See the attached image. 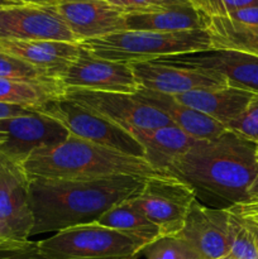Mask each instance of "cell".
<instances>
[{"label":"cell","mask_w":258,"mask_h":259,"mask_svg":"<svg viewBox=\"0 0 258 259\" xmlns=\"http://www.w3.org/2000/svg\"><path fill=\"white\" fill-rule=\"evenodd\" d=\"M146 259H199L191 247L177 235L161 237L141 250Z\"/></svg>","instance_id":"cell-26"},{"label":"cell","mask_w":258,"mask_h":259,"mask_svg":"<svg viewBox=\"0 0 258 259\" xmlns=\"http://www.w3.org/2000/svg\"><path fill=\"white\" fill-rule=\"evenodd\" d=\"M37 244L47 259H105L139 255L147 243L93 222L61 230Z\"/></svg>","instance_id":"cell-5"},{"label":"cell","mask_w":258,"mask_h":259,"mask_svg":"<svg viewBox=\"0 0 258 259\" xmlns=\"http://www.w3.org/2000/svg\"><path fill=\"white\" fill-rule=\"evenodd\" d=\"M0 77L29 81L53 78L50 77L45 71L4 52H0Z\"/></svg>","instance_id":"cell-27"},{"label":"cell","mask_w":258,"mask_h":259,"mask_svg":"<svg viewBox=\"0 0 258 259\" xmlns=\"http://www.w3.org/2000/svg\"><path fill=\"white\" fill-rule=\"evenodd\" d=\"M19 242H27L23 240L8 227L5 222L0 219V244H5V243H19Z\"/></svg>","instance_id":"cell-35"},{"label":"cell","mask_w":258,"mask_h":259,"mask_svg":"<svg viewBox=\"0 0 258 259\" xmlns=\"http://www.w3.org/2000/svg\"><path fill=\"white\" fill-rule=\"evenodd\" d=\"M70 132L56 119L33 111L28 115L0 120V153L8 161L22 166L38 149L57 146Z\"/></svg>","instance_id":"cell-9"},{"label":"cell","mask_w":258,"mask_h":259,"mask_svg":"<svg viewBox=\"0 0 258 259\" xmlns=\"http://www.w3.org/2000/svg\"><path fill=\"white\" fill-rule=\"evenodd\" d=\"M96 222L103 227L136 235L147 244L161 238L158 228L134 204L133 197L109 209Z\"/></svg>","instance_id":"cell-24"},{"label":"cell","mask_w":258,"mask_h":259,"mask_svg":"<svg viewBox=\"0 0 258 259\" xmlns=\"http://www.w3.org/2000/svg\"><path fill=\"white\" fill-rule=\"evenodd\" d=\"M126 30L148 32H185L206 29L209 17L195 9L191 3L149 5L143 9L124 13Z\"/></svg>","instance_id":"cell-17"},{"label":"cell","mask_w":258,"mask_h":259,"mask_svg":"<svg viewBox=\"0 0 258 259\" xmlns=\"http://www.w3.org/2000/svg\"><path fill=\"white\" fill-rule=\"evenodd\" d=\"M28 187L22 166L5 158L0 169V219L23 240H29L34 223Z\"/></svg>","instance_id":"cell-16"},{"label":"cell","mask_w":258,"mask_h":259,"mask_svg":"<svg viewBox=\"0 0 258 259\" xmlns=\"http://www.w3.org/2000/svg\"><path fill=\"white\" fill-rule=\"evenodd\" d=\"M78 43L96 57L128 65L211 50L206 29L172 33L123 30Z\"/></svg>","instance_id":"cell-4"},{"label":"cell","mask_w":258,"mask_h":259,"mask_svg":"<svg viewBox=\"0 0 258 259\" xmlns=\"http://www.w3.org/2000/svg\"><path fill=\"white\" fill-rule=\"evenodd\" d=\"M56 8L77 42L126 30L124 10L106 0H61Z\"/></svg>","instance_id":"cell-14"},{"label":"cell","mask_w":258,"mask_h":259,"mask_svg":"<svg viewBox=\"0 0 258 259\" xmlns=\"http://www.w3.org/2000/svg\"><path fill=\"white\" fill-rule=\"evenodd\" d=\"M192 7L206 17H227L245 7H258V0H189Z\"/></svg>","instance_id":"cell-29"},{"label":"cell","mask_w":258,"mask_h":259,"mask_svg":"<svg viewBox=\"0 0 258 259\" xmlns=\"http://www.w3.org/2000/svg\"><path fill=\"white\" fill-rule=\"evenodd\" d=\"M228 211L232 233L229 254L238 259H258V220Z\"/></svg>","instance_id":"cell-25"},{"label":"cell","mask_w":258,"mask_h":259,"mask_svg":"<svg viewBox=\"0 0 258 259\" xmlns=\"http://www.w3.org/2000/svg\"><path fill=\"white\" fill-rule=\"evenodd\" d=\"M80 43L58 40H20L0 38V52L14 56L57 78L78 57Z\"/></svg>","instance_id":"cell-18"},{"label":"cell","mask_w":258,"mask_h":259,"mask_svg":"<svg viewBox=\"0 0 258 259\" xmlns=\"http://www.w3.org/2000/svg\"><path fill=\"white\" fill-rule=\"evenodd\" d=\"M254 96L255 94L249 91L225 86L190 91L175 95L174 98L184 105L196 109L225 125L242 114Z\"/></svg>","instance_id":"cell-20"},{"label":"cell","mask_w":258,"mask_h":259,"mask_svg":"<svg viewBox=\"0 0 258 259\" xmlns=\"http://www.w3.org/2000/svg\"><path fill=\"white\" fill-rule=\"evenodd\" d=\"M109 4L119 8V9L126 12H134V10L143 9V8L149 7L151 0H106Z\"/></svg>","instance_id":"cell-34"},{"label":"cell","mask_w":258,"mask_h":259,"mask_svg":"<svg viewBox=\"0 0 258 259\" xmlns=\"http://www.w3.org/2000/svg\"><path fill=\"white\" fill-rule=\"evenodd\" d=\"M138 255H134V257H123V258H105V259H137Z\"/></svg>","instance_id":"cell-41"},{"label":"cell","mask_w":258,"mask_h":259,"mask_svg":"<svg viewBox=\"0 0 258 259\" xmlns=\"http://www.w3.org/2000/svg\"><path fill=\"white\" fill-rule=\"evenodd\" d=\"M58 80L65 89L121 94H136L141 90L131 65L96 57L82 46L78 57Z\"/></svg>","instance_id":"cell-10"},{"label":"cell","mask_w":258,"mask_h":259,"mask_svg":"<svg viewBox=\"0 0 258 259\" xmlns=\"http://www.w3.org/2000/svg\"><path fill=\"white\" fill-rule=\"evenodd\" d=\"M35 111V109L25 108V106L14 105V104H5L0 103V120H5V119L15 118V116L28 115V114Z\"/></svg>","instance_id":"cell-32"},{"label":"cell","mask_w":258,"mask_h":259,"mask_svg":"<svg viewBox=\"0 0 258 259\" xmlns=\"http://www.w3.org/2000/svg\"><path fill=\"white\" fill-rule=\"evenodd\" d=\"M68 100L99 114L132 136L174 125L168 116L147 104L138 94L65 89Z\"/></svg>","instance_id":"cell-6"},{"label":"cell","mask_w":258,"mask_h":259,"mask_svg":"<svg viewBox=\"0 0 258 259\" xmlns=\"http://www.w3.org/2000/svg\"><path fill=\"white\" fill-rule=\"evenodd\" d=\"M211 50L258 56V27L240 24L227 17H212L206 28Z\"/></svg>","instance_id":"cell-23"},{"label":"cell","mask_w":258,"mask_h":259,"mask_svg":"<svg viewBox=\"0 0 258 259\" xmlns=\"http://www.w3.org/2000/svg\"><path fill=\"white\" fill-rule=\"evenodd\" d=\"M0 259H47L40 253L37 242L0 244Z\"/></svg>","instance_id":"cell-30"},{"label":"cell","mask_w":258,"mask_h":259,"mask_svg":"<svg viewBox=\"0 0 258 259\" xmlns=\"http://www.w3.org/2000/svg\"><path fill=\"white\" fill-rule=\"evenodd\" d=\"M219 259H238V258H235V257H233V255L228 254V255H225V257H223V258H219Z\"/></svg>","instance_id":"cell-42"},{"label":"cell","mask_w":258,"mask_h":259,"mask_svg":"<svg viewBox=\"0 0 258 259\" xmlns=\"http://www.w3.org/2000/svg\"><path fill=\"white\" fill-rule=\"evenodd\" d=\"M230 20L250 27H258V7H245L227 15Z\"/></svg>","instance_id":"cell-31"},{"label":"cell","mask_w":258,"mask_h":259,"mask_svg":"<svg viewBox=\"0 0 258 259\" xmlns=\"http://www.w3.org/2000/svg\"><path fill=\"white\" fill-rule=\"evenodd\" d=\"M177 237L194 249L199 259H219L230 253L229 211L212 209L195 200Z\"/></svg>","instance_id":"cell-13"},{"label":"cell","mask_w":258,"mask_h":259,"mask_svg":"<svg viewBox=\"0 0 258 259\" xmlns=\"http://www.w3.org/2000/svg\"><path fill=\"white\" fill-rule=\"evenodd\" d=\"M22 5H39V7H55L61 0H12Z\"/></svg>","instance_id":"cell-36"},{"label":"cell","mask_w":258,"mask_h":259,"mask_svg":"<svg viewBox=\"0 0 258 259\" xmlns=\"http://www.w3.org/2000/svg\"><path fill=\"white\" fill-rule=\"evenodd\" d=\"M258 143L225 131L212 139H197L167 169L186 184L205 206L229 209L248 200L258 175Z\"/></svg>","instance_id":"cell-1"},{"label":"cell","mask_w":258,"mask_h":259,"mask_svg":"<svg viewBox=\"0 0 258 259\" xmlns=\"http://www.w3.org/2000/svg\"><path fill=\"white\" fill-rule=\"evenodd\" d=\"M257 156H258V152H257ZM249 199H258V175L255 177L254 182H253L252 187L249 190V195H248V200Z\"/></svg>","instance_id":"cell-37"},{"label":"cell","mask_w":258,"mask_h":259,"mask_svg":"<svg viewBox=\"0 0 258 259\" xmlns=\"http://www.w3.org/2000/svg\"><path fill=\"white\" fill-rule=\"evenodd\" d=\"M228 210L242 217H250L258 220V199H249L244 202H239Z\"/></svg>","instance_id":"cell-33"},{"label":"cell","mask_w":258,"mask_h":259,"mask_svg":"<svg viewBox=\"0 0 258 259\" xmlns=\"http://www.w3.org/2000/svg\"><path fill=\"white\" fill-rule=\"evenodd\" d=\"M131 67L141 89L166 95L228 86L219 73L163 60L134 62L131 63Z\"/></svg>","instance_id":"cell-11"},{"label":"cell","mask_w":258,"mask_h":259,"mask_svg":"<svg viewBox=\"0 0 258 259\" xmlns=\"http://www.w3.org/2000/svg\"><path fill=\"white\" fill-rule=\"evenodd\" d=\"M225 129L258 143V95L250 100L247 108L235 119L225 124Z\"/></svg>","instance_id":"cell-28"},{"label":"cell","mask_w":258,"mask_h":259,"mask_svg":"<svg viewBox=\"0 0 258 259\" xmlns=\"http://www.w3.org/2000/svg\"><path fill=\"white\" fill-rule=\"evenodd\" d=\"M144 182V179L132 176L81 181L29 180V204L34 222L30 237L96 222L109 209L137 196Z\"/></svg>","instance_id":"cell-2"},{"label":"cell","mask_w":258,"mask_h":259,"mask_svg":"<svg viewBox=\"0 0 258 259\" xmlns=\"http://www.w3.org/2000/svg\"><path fill=\"white\" fill-rule=\"evenodd\" d=\"M144 149V159L158 172H166L175 161L184 156L197 139L176 125H167L134 136Z\"/></svg>","instance_id":"cell-21"},{"label":"cell","mask_w":258,"mask_h":259,"mask_svg":"<svg viewBox=\"0 0 258 259\" xmlns=\"http://www.w3.org/2000/svg\"><path fill=\"white\" fill-rule=\"evenodd\" d=\"M194 191L172 176L146 180L133 201L159 229L161 237L176 235L182 229L192 202Z\"/></svg>","instance_id":"cell-8"},{"label":"cell","mask_w":258,"mask_h":259,"mask_svg":"<svg viewBox=\"0 0 258 259\" xmlns=\"http://www.w3.org/2000/svg\"><path fill=\"white\" fill-rule=\"evenodd\" d=\"M37 111L60 121L72 136L114 149L128 156L144 158V149L132 134L104 116L68 100L65 96L50 101Z\"/></svg>","instance_id":"cell-7"},{"label":"cell","mask_w":258,"mask_h":259,"mask_svg":"<svg viewBox=\"0 0 258 259\" xmlns=\"http://www.w3.org/2000/svg\"><path fill=\"white\" fill-rule=\"evenodd\" d=\"M0 38L77 43L57 8L15 5L0 9Z\"/></svg>","instance_id":"cell-12"},{"label":"cell","mask_w":258,"mask_h":259,"mask_svg":"<svg viewBox=\"0 0 258 259\" xmlns=\"http://www.w3.org/2000/svg\"><path fill=\"white\" fill-rule=\"evenodd\" d=\"M189 0H151L149 5H168L177 4V3H186Z\"/></svg>","instance_id":"cell-38"},{"label":"cell","mask_w":258,"mask_h":259,"mask_svg":"<svg viewBox=\"0 0 258 259\" xmlns=\"http://www.w3.org/2000/svg\"><path fill=\"white\" fill-rule=\"evenodd\" d=\"M65 95V88L57 78L13 80L0 77V103L14 104L38 110L50 101Z\"/></svg>","instance_id":"cell-22"},{"label":"cell","mask_w":258,"mask_h":259,"mask_svg":"<svg viewBox=\"0 0 258 259\" xmlns=\"http://www.w3.org/2000/svg\"><path fill=\"white\" fill-rule=\"evenodd\" d=\"M139 96L147 104L168 116L174 125L184 131L195 139H212L224 133L227 129L215 119L205 115L201 111L184 105L172 95L156 93V91L141 89Z\"/></svg>","instance_id":"cell-19"},{"label":"cell","mask_w":258,"mask_h":259,"mask_svg":"<svg viewBox=\"0 0 258 259\" xmlns=\"http://www.w3.org/2000/svg\"><path fill=\"white\" fill-rule=\"evenodd\" d=\"M28 180H100L115 176L157 179L171 175L128 156L70 134L62 143L33 152L22 164Z\"/></svg>","instance_id":"cell-3"},{"label":"cell","mask_w":258,"mask_h":259,"mask_svg":"<svg viewBox=\"0 0 258 259\" xmlns=\"http://www.w3.org/2000/svg\"><path fill=\"white\" fill-rule=\"evenodd\" d=\"M15 5H22V4H18V3L12 2V0H0V9H2V8L15 7Z\"/></svg>","instance_id":"cell-39"},{"label":"cell","mask_w":258,"mask_h":259,"mask_svg":"<svg viewBox=\"0 0 258 259\" xmlns=\"http://www.w3.org/2000/svg\"><path fill=\"white\" fill-rule=\"evenodd\" d=\"M162 60L212 71L222 75L230 88L240 89L258 95V56L235 51L210 50Z\"/></svg>","instance_id":"cell-15"},{"label":"cell","mask_w":258,"mask_h":259,"mask_svg":"<svg viewBox=\"0 0 258 259\" xmlns=\"http://www.w3.org/2000/svg\"><path fill=\"white\" fill-rule=\"evenodd\" d=\"M4 162H5V157H3V154L0 153V169H2V167L4 166Z\"/></svg>","instance_id":"cell-40"}]
</instances>
